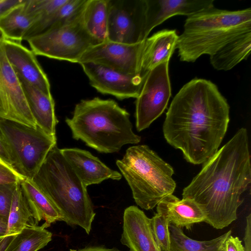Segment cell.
<instances>
[{
  "label": "cell",
  "mask_w": 251,
  "mask_h": 251,
  "mask_svg": "<svg viewBox=\"0 0 251 251\" xmlns=\"http://www.w3.org/2000/svg\"><path fill=\"white\" fill-rule=\"evenodd\" d=\"M156 211L170 224L182 228L191 229L195 224L205 222L206 214L193 200L179 199L173 194L167 196L156 205Z\"/></svg>",
  "instance_id": "ac0fdd59"
},
{
  "label": "cell",
  "mask_w": 251,
  "mask_h": 251,
  "mask_svg": "<svg viewBox=\"0 0 251 251\" xmlns=\"http://www.w3.org/2000/svg\"><path fill=\"white\" fill-rule=\"evenodd\" d=\"M3 38V34L0 30V39Z\"/></svg>",
  "instance_id": "f35d334b"
},
{
  "label": "cell",
  "mask_w": 251,
  "mask_h": 251,
  "mask_svg": "<svg viewBox=\"0 0 251 251\" xmlns=\"http://www.w3.org/2000/svg\"><path fill=\"white\" fill-rule=\"evenodd\" d=\"M23 0H0V18Z\"/></svg>",
  "instance_id": "d590c367"
},
{
  "label": "cell",
  "mask_w": 251,
  "mask_h": 251,
  "mask_svg": "<svg viewBox=\"0 0 251 251\" xmlns=\"http://www.w3.org/2000/svg\"></svg>",
  "instance_id": "ab89813d"
},
{
  "label": "cell",
  "mask_w": 251,
  "mask_h": 251,
  "mask_svg": "<svg viewBox=\"0 0 251 251\" xmlns=\"http://www.w3.org/2000/svg\"><path fill=\"white\" fill-rule=\"evenodd\" d=\"M82 11L73 19L26 40L31 50L36 55L78 63L88 50L102 43L85 28Z\"/></svg>",
  "instance_id": "ba28073f"
},
{
  "label": "cell",
  "mask_w": 251,
  "mask_h": 251,
  "mask_svg": "<svg viewBox=\"0 0 251 251\" xmlns=\"http://www.w3.org/2000/svg\"><path fill=\"white\" fill-rule=\"evenodd\" d=\"M7 59L19 78L51 95L47 75L38 62L36 55L21 43L3 38Z\"/></svg>",
  "instance_id": "5bb4252c"
},
{
  "label": "cell",
  "mask_w": 251,
  "mask_h": 251,
  "mask_svg": "<svg viewBox=\"0 0 251 251\" xmlns=\"http://www.w3.org/2000/svg\"><path fill=\"white\" fill-rule=\"evenodd\" d=\"M229 122V106L210 80L194 78L174 97L163 132L167 143L180 150L188 162L199 165L219 150Z\"/></svg>",
  "instance_id": "6da1fadb"
},
{
  "label": "cell",
  "mask_w": 251,
  "mask_h": 251,
  "mask_svg": "<svg viewBox=\"0 0 251 251\" xmlns=\"http://www.w3.org/2000/svg\"><path fill=\"white\" fill-rule=\"evenodd\" d=\"M21 182L36 224L44 220L48 227L52 223L62 221L58 209L31 179L25 178Z\"/></svg>",
  "instance_id": "7402d4cb"
},
{
  "label": "cell",
  "mask_w": 251,
  "mask_h": 251,
  "mask_svg": "<svg viewBox=\"0 0 251 251\" xmlns=\"http://www.w3.org/2000/svg\"><path fill=\"white\" fill-rule=\"evenodd\" d=\"M15 235H7L0 238V251H5Z\"/></svg>",
  "instance_id": "74e56055"
},
{
  "label": "cell",
  "mask_w": 251,
  "mask_h": 251,
  "mask_svg": "<svg viewBox=\"0 0 251 251\" xmlns=\"http://www.w3.org/2000/svg\"><path fill=\"white\" fill-rule=\"evenodd\" d=\"M170 245L168 251H225V242L231 230L214 239L198 241L190 238L183 232L182 228L172 224L169 226Z\"/></svg>",
  "instance_id": "cb8c5ba5"
},
{
  "label": "cell",
  "mask_w": 251,
  "mask_h": 251,
  "mask_svg": "<svg viewBox=\"0 0 251 251\" xmlns=\"http://www.w3.org/2000/svg\"><path fill=\"white\" fill-rule=\"evenodd\" d=\"M25 178L0 161V184L16 183Z\"/></svg>",
  "instance_id": "1f68e13d"
},
{
  "label": "cell",
  "mask_w": 251,
  "mask_h": 251,
  "mask_svg": "<svg viewBox=\"0 0 251 251\" xmlns=\"http://www.w3.org/2000/svg\"><path fill=\"white\" fill-rule=\"evenodd\" d=\"M33 216L25 195L21 180L15 189L8 219L7 235L19 233L27 225ZM34 219V218H33Z\"/></svg>",
  "instance_id": "83f0119b"
},
{
  "label": "cell",
  "mask_w": 251,
  "mask_h": 251,
  "mask_svg": "<svg viewBox=\"0 0 251 251\" xmlns=\"http://www.w3.org/2000/svg\"><path fill=\"white\" fill-rule=\"evenodd\" d=\"M130 115L114 100L99 97L83 100L75 105L65 122L73 138L102 153H113L126 144H136L141 137L134 133Z\"/></svg>",
  "instance_id": "3957f363"
},
{
  "label": "cell",
  "mask_w": 251,
  "mask_h": 251,
  "mask_svg": "<svg viewBox=\"0 0 251 251\" xmlns=\"http://www.w3.org/2000/svg\"><path fill=\"white\" fill-rule=\"evenodd\" d=\"M80 65L93 87L101 93L111 95L121 100L136 99L147 76L140 74H126L92 62Z\"/></svg>",
  "instance_id": "4fadbf2b"
},
{
  "label": "cell",
  "mask_w": 251,
  "mask_h": 251,
  "mask_svg": "<svg viewBox=\"0 0 251 251\" xmlns=\"http://www.w3.org/2000/svg\"><path fill=\"white\" fill-rule=\"evenodd\" d=\"M116 165L142 209H153L176 189L173 167L147 145L129 147Z\"/></svg>",
  "instance_id": "8992f818"
},
{
  "label": "cell",
  "mask_w": 251,
  "mask_h": 251,
  "mask_svg": "<svg viewBox=\"0 0 251 251\" xmlns=\"http://www.w3.org/2000/svg\"><path fill=\"white\" fill-rule=\"evenodd\" d=\"M145 35L176 15L189 17L214 6L213 0H146Z\"/></svg>",
  "instance_id": "e0dca14e"
},
{
  "label": "cell",
  "mask_w": 251,
  "mask_h": 251,
  "mask_svg": "<svg viewBox=\"0 0 251 251\" xmlns=\"http://www.w3.org/2000/svg\"><path fill=\"white\" fill-rule=\"evenodd\" d=\"M169 62H163L148 74L136 98V127L138 131L149 127L162 115L171 96Z\"/></svg>",
  "instance_id": "30bf717a"
},
{
  "label": "cell",
  "mask_w": 251,
  "mask_h": 251,
  "mask_svg": "<svg viewBox=\"0 0 251 251\" xmlns=\"http://www.w3.org/2000/svg\"><path fill=\"white\" fill-rule=\"evenodd\" d=\"M249 31L251 8L229 11L213 6L187 17L176 49L180 61L194 62L202 55H212L230 41Z\"/></svg>",
  "instance_id": "5b68a950"
},
{
  "label": "cell",
  "mask_w": 251,
  "mask_h": 251,
  "mask_svg": "<svg viewBox=\"0 0 251 251\" xmlns=\"http://www.w3.org/2000/svg\"><path fill=\"white\" fill-rule=\"evenodd\" d=\"M121 242L129 251H162L154 238L150 219L134 205L124 211Z\"/></svg>",
  "instance_id": "9a60e30c"
},
{
  "label": "cell",
  "mask_w": 251,
  "mask_h": 251,
  "mask_svg": "<svg viewBox=\"0 0 251 251\" xmlns=\"http://www.w3.org/2000/svg\"><path fill=\"white\" fill-rule=\"evenodd\" d=\"M145 41L134 44L103 42L88 50L78 63L92 62L126 74H140Z\"/></svg>",
  "instance_id": "7c38bea8"
},
{
  "label": "cell",
  "mask_w": 251,
  "mask_h": 251,
  "mask_svg": "<svg viewBox=\"0 0 251 251\" xmlns=\"http://www.w3.org/2000/svg\"><path fill=\"white\" fill-rule=\"evenodd\" d=\"M26 0L12 7L0 18V30L3 38L18 43L37 19L26 8Z\"/></svg>",
  "instance_id": "603a6c76"
},
{
  "label": "cell",
  "mask_w": 251,
  "mask_h": 251,
  "mask_svg": "<svg viewBox=\"0 0 251 251\" xmlns=\"http://www.w3.org/2000/svg\"><path fill=\"white\" fill-rule=\"evenodd\" d=\"M31 180L54 204L62 221L78 226L89 234L96 213L86 187L66 160L57 145L49 151Z\"/></svg>",
  "instance_id": "277c9868"
},
{
  "label": "cell",
  "mask_w": 251,
  "mask_h": 251,
  "mask_svg": "<svg viewBox=\"0 0 251 251\" xmlns=\"http://www.w3.org/2000/svg\"><path fill=\"white\" fill-rule=\"evenodd\" d=\"M68 0H26L28 11L37 19V21L59 8Z\"/></svg>",
  "instance_id": "f546056e"
},
{
  "label": "cell",
  "mask_w": 251,
  "mask_h": 251,
  "mask_svg": "<svg viewBox=\"0 0 251 251\" xmlns=\"http://www.w3.org/2000/svg\"><path fill=\"white\" fill-rule=\"evenodd\" d=\"M8 218L0 215V238L7 235Z\"/></svg>",
  "instance_id": "8d00e7d4"
},
{
  "label": "cell",
  "mask_w": 251,
  "mask_h": 251,
  "mask_svg": "<svg viewBox=\"0 0 251 251\" xmlns=\"http://www.w3.org/2000/svg\"><path fill=\"white\" fill-rule=\"evenodd\" d=\"M251 48V31L230 41L210 56V63L219 71H228L248 58Z\"/></svg>",
  "instance_id": "44dd1931"
},
{
  "label": "cell",
  "mask_w": 251,
  "mask_h": 251,
  "mask_svg": "<svg viewBox=\"0 0 251 251\" xmlns=\"http://www.w3.org/2000/svg\"><path fill=\"white\" fill-rule=\"evenodd\" d=\"M154 238L162 251H168L170 245L169 222L159 213L150 219Z\"/></svg>",
  "instance_id": "f1b7e54d"
},
{
  "label": "cell",
  "mask_w": 251,
  "mask_h": 251,
  "mask_svg": "<svg viewBox=\"0 0 251 251\" xmlns=\"http://www.w3.org/2000/svg\"><path fill=\"white\" fill-rule=\"evenodd\" d=\"M244 241L245 251H251V214L246 217Z\"/></svg>",
  "instance_id": "e575fe53"
},
{
  "label": "cell",
  "mask_w": 251,
  "mask_h": 251,
  "mask_svg": "<svg viewBox=\"0 0 251 251\" xmlns=\"http://www.w3.org/2000/svg\"><path fill=\"white\" fill-rule=\"evenodd\" d=\"M0 119L37 126L21 83L6 57L3 38L0 39Z\"/></svg>",
  "instance_id": "8fae6325"
},
{
  "label": "cell",
  "mask_w": 251,
  "mask_h": 251,
  "mask_svg": "<svg viewBox=\"0 0 251 251\" xmlns=\"http://www.w3.org/2000/svg\"><path fill=\"white\" fill-rule=\"evenodd\" d=\"M87 0H68L59 8L42 18L29 28L24 40L43 33L64 24L78 16L82 11Z\"/></svg>",
  "instance_id": "484cf974"
},
{
  "label": "cell",
  "mask_w": 251,
  "mask_h": 251,
  "mask_svg": "<svg viewBox=\"0 0 251 251\" xmlns=\"http://www.w3.org/2000/svg\"><path fill=\"white\" fill-rule=\"evenodd\" d=\"M225 251H245L242 241L238 237L229 235L225 244Z\"/></svg>",
  "instance_id": "836d02e7"
},
{
  "label": "cell",
  "mask_w": 251,
  "mask_h": 251,
  "mask_svg": "<svg viewBox=\"0 0 251 251\" xmlns=\"http://www.w3.org/2000/svg\"><path fill=\"white\" fill-rule=\"evenodd\" d=\"M0 160L13 170L14 162L8 147L0 133Z\"/></svg>",
  "instance_id": "d6a6232c"
},
{
  "label": "cell",
  "mask_w": 251,
  "mask_h": 251,
  "mask_svg": "<svg viewBox=\"0 0 251 251\" xmlns=\"http://www.w3.org/2000/svg\"><path fill=\"white\" fill-rule=\"evenodd\" d=\"M17 182L0 184V215L8 218L13 195Z\"/></svg>",
  "instance_id": "4dcf8cb0"
},
{
  "label": "cell",
  "mask_w": 251,
  "mask_h": 251,
  "mask_svg": "<svg viewBox=\"0 0 251 251\" xmlns=\"http://www.w3.org/2000/svg\"><path fill=\"white\" fill-rule=\"evenodd\" d=\"M19 79L36 125L48 134L56 137L55 128L58 120L55 114L54 101L52 96L47 95L23 79Z\"/></svg>",
  "instance_id": "ffe728a7"
},
{
  "label": "cell",
  "mask_w": 251,
  "mask_h": 251,
  "mask_svg": "<svg viewBox=\"0 0 251 251\" xmlns=\"http://www.w3.org/2000/svg\"><path fill=\"white\" fill-rule=\"evenodd\" d=\"M108 40L134 44L145 35L146 0H107Z\"/></svg>",
  "instance_id": "9c48e42d"
},
{
  "label": "cell",
  "mask_w": 251,
  "mask_h": 251,
  "mask_svg": "<svg viewBox=\"0 0 251 251\" xmlns=\"http://www.w3.org/2000/svg\"><path fill=\"white\" fill-rule=\"evenodd\" d=\"M248 132L239 129L206 162L184 188L182 199L194 200L206 214L205 223L221 229L237 219L243 195L250 188Z\"/></svg>",
  "instance_id": "7a4b0ae2"
},
{
  "label": "cell",
  "mask_w": 251,
  "mask_h": 251,
  "mask_svg": "<svg viewBox=\"0 0 251 251\" xmlns=\"http://www.w3.org/2000/svg\"><path fill=\"white\" fill-rule=\"evenodd\" d=\"M43 224L27 225L15 235L5 251H38L45 247L52 239V234Z\"/></svg>",
  "instance_id": "4316f807"
},
{
  "label": "cell",
  "mask_w": 251,
  "mask_h": 251,
  "mask_svg": "<svg viewBox=\"0 0 251 251\" xmlns=\"http://www.w3.org/2000/svg\"><path fill=\"white\" fill-rule=\"evenodd\" d=\"M63 156L77 177L87 187L111 179L119 180L122 175L109 168L90 152L78 148L60 149Z\"/></svg>",
  "instance_id": "2e32d148"
},
{
  "label": "cell",
  "mask_w": 251,
  "mask_h": 251,
  "mask_svg": "<svg viewBox=\"0 0 251 251\" xmlns=\"http://www.w3.org/2000/svg\"><path fill=\"white\" fill-rule=\"evenodd\" d=\"M0 133L8 147L16 172L24 178L32 179L56 145V137L37 125L33 127L0 119Z\"/></svg>",
  "instance_id": "52a82bcc"
},
{
  "label": "cell",
  "mask_w": 251,
  "mask_h": 251,
  "mask_svg": "<svg viewBox=\"0 0 251 251\" xmlns=\"http://www.w3.org/2000/svg\"><path fill=\"white\" fill-rule=\"evenodd\" d=\"M88 32L101 42L108 40L107 0H87L82 11Z\"/></svg>",
  "instance_id": "d4e9b609"
},
{
  "label": "cell",
  "mask_w": 251,
  "mask_h": 251,
  "mask_svg": "<svg viewBox=\"0 0 251 251\" xmlns=\"http://www.w3.org/2000/svg\"><path fill=\"white\" fill-rule=\"evenodd\" d=\"M176 30H160L145 41L140 74L147 76L157 65L170 59L176 49L178 39Z\"/></svg>",
  "instance_id": "d6986e66"
}]
</instances>
